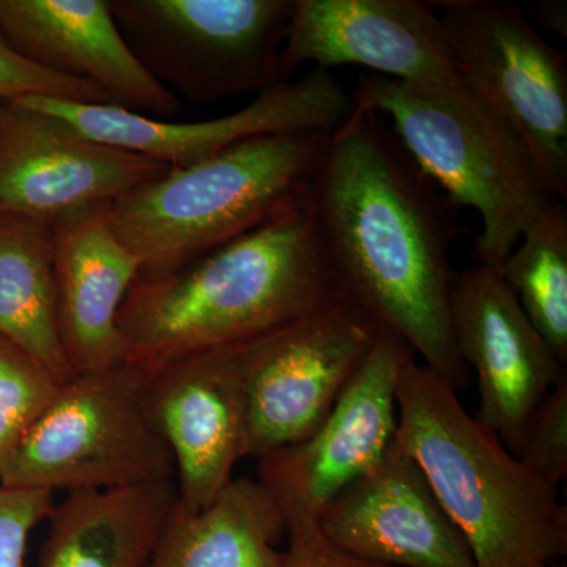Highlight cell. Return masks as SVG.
I'll return each instance as SVG.
<instances>
[{
  "mask_svg": "<svg viewBox=\"0 0 567 567\" xmlns=\"http://www.w3.org/2000/svg\"><path fill=\"white\" fill-rule=\"evenodd\" d=\"M309 200L347 303L464 391L470 371L451 324L456 208L379 114L354 107L328 134Z\"/></svg>",
  "mask_w": 567,
  "mask_h": 567,
  "instance_id": "6da1fadb",
  "label": "cell"
},
{
  "mask_svg": "<svg viewBox=\"0 0 567 567\" xmlns=\"http://www.w3.org/2000/svg\"><path fill=\"white\" fill-rule=\"evenodd\" d=\"M339 306L350 305L306 200L177 270L141 276L118 327L130 363L152 372Z\"/></svg>",
  "mask_w": 567,
  "mask_h": 567,
  "instance_id": "7a4b0ae2",
  "label": "cell"
},
{
  "mask_svg": "<svg viewBox=\"0 0 567 567\" xmlns=\"http://www.w3.org/2000/svg\"><path fill=\"white\" fill-rule=\"evenodd\" d=\"M395 442L420 466L477 567H547L567 554V509L443 377L415 358L395 388Z\"/></svg>",
  "mask_w": 567,
  "mask_h": 567,
  "instance_id": "3957f363",
  "label": "cell"
},
{
  "mask_svg": "<svg viewBox=\"0 0 567 567\" xmlns=\"http://www.w3.org/2000/svg\"><path fill=\"white\" fill-rule=\"evenodd\" d=\"M354 107L375 112L447 203L480 213L473 259L498 270L557 197L513 128L468 89L435 91L360 74Z\"/></svg>",
  "mask_w": 567,
  "mask_h": 567,
  "instance_id": "277c9868",
  "label": "cell"
},
{
  "mask_svg": "<svg viewBox=\"0 0 567 567\" xmlns=\"http://www.w3.org/2000/svg\"><path fill=\"white\" fill-rule=\"evenodd\" d=\"M330 133L270 134L171 167L107 207L141 276L177 270L311 197Z\"/></svg>",
  "mask_w": 567,
  "mask_h": 567,
  "instance_id": "5b68a950",
  "label": "cell"
},
{
  "mask_svg": "<svg viewBox=\"0 0 567 567\" xmlns=\"http://www.w3.org/2000/svg\"><path fill=\"white\" fill-rule=\"evenodd\" d=\"M147 382L148 372L130 361L74 377L22 436L0 486L54 494L175 483Z\"/></svg>",
  "mask_w": 567,
  "mask_h": 567,
  "instance_id": "8992f818",
  "label": "cell"
},
{
  "mask_svg": "<svg viewBox=\"0 0 567 567\" xmlns=\"http://www.w3.org/2000/svg\"><path fill=\"white\" fill-rule=\"evenodd\" d=\"M118 31L175 96L207 104L282 84L297 0H110Z\"/></svg>",
  "mask_w": 567,
  "mask_h": 567,
  "instance_id": "52a82bcc",
  "label": "cell"
},
{
  "mask_svg": "<svg viewBox=\"0 0 567 567\" xmlns=\"http://www.w3.org/2000/svg\"><path fill=\"white\" fill-rule=\"evenodd\" d=\"M447 43L465 87L532 152L557 199L567 196L566 55L503 0H442Z\"/></svg>",
  "mask_w": 567,
  "mask_h": 567,
  "instance_id": "ba28073f",
  "label": "cell"
},
{
  "mask_svg": "<svg viewBox=\"0 0 567 567\" xmlns=\"http://www.w3.org/2000/svg\"><path fill=\"white\" fill-rule=\"evenodd\" d=\"M412 358L404 339L382 328L322 424L308 439L257 458V483L286 533L317 524L342 492L385 457L398 432L395 388Z\"/></svg>",
  "mask_w": 567,
  "mask_h": 567,
  "instance_id": "9c48e42d",
  "label": "cell"
},
{
  "mask_svg": "<svg viewBox=\"0 0 567 567\" xmlns=\"http://www.w3.org/2000/svg\"><path fill=\"white\" fill-rule=\"evenodd\" d=\"M382 328L352 306L305 317L238 346L244 375L246 457L308 439L331 412Z\"/></svg>",
  "mask_w": 567,
  "mask_h": 567,
  "instance_id": "30bf717a",
  "label": "cell"
},
{
  "mask_svg": "<svg viewBox=\"0 0 567 567\" xmlns=\"http://www.w3.org/2000/svg\"><path fill=\"white\" fill-rule=\"evenodd\" d=\"M66 123L85 137L140 153L169 167L192 166L234 145L289 133H331L354 104L331 71L312 70L268 89L244 110L203 122L159 121L111 106L28 96L14 100Z\"/></svg>",
  "mask_w": 567,
  "mask_h": 567,
  "instance_id": "8fae6325",
  "label": "cell"
},
{
  "mask_svg": "<svg viewBox=\"0 0 567 567\" xmlns=\"http://www.w3.org/2000/svg\"><path fill=\"white\" fill-rule=\"evenodd\" d=\"M306 63L323 71L363 66L435 91L465 89L442 18L421 0H297L281 52L282 81Z\"/></svg>",
  "mask_w": 567,
  "mask_h": 567,
  "instance_id": "7c38bea8",
  "label": "cell"
},
{
  "mask_svg": "<svg viewBox=\"0 0 567 567\" xmlns=\"http://www.w3.org/2000/svg\"><path fill=\"white\" fill-rule=\"evenodd\" d=\"M171 169L70 125L0 100V213L51 224L110 205Z\"/></svg>",
  "mask_w": 567,
  "mask_h": 567,
  "instance_id": "4fadbf2b",
  "label": "cell"
},
{
  "mask_svg": "<svg viewBox=\"0 0 567 567\" xmlns=\"http://www.w3.org/2000/svg\"><path fill=\"white\" fill-rule=\"evenodd\" d=\"M454 341L480 386L476 421L513 456L532 413L567 377L566 364L537 333L498 271L473 265L451 290Z\"/></svg>",
  "mask_w": 567,
  "mask_h": 567,
  "instance_id": "5bb4252c",
  "label": "cell"
},
{
  "mask_svg": "<svg viewBox=\"0 0 567 567\" xmlns=\"http://www.w3.org/2000/svg\"><path fill=\"white\" fill-rule=\"evenodd\" d=\"M147 405L173 454L175 505L199 513L234 480L235 465L246 457L248 410L238 346L148 372Z\"/></svg>",
  "mask_w": 567,
  "mask_h": 567,
  "instance_id": "9a60e30c",
  "label": "cell"
},
{
  "mask_svg": "<svg viewBox=\"0 0 567 567\" xmlns=\"http://www.w3.org/2000/svg\"><path fill=\"white\" fill-rule=\"evenodd\" d=\"M317 527L339 551L385 567H477L420 466L395 442L323 511Z\"/></svg>",
  "mask_w": 567,
  "mask_h": 567,
  "instance_id": "2e32d148",
  "label": "cell"
},
{
  "mask_svg": "<svg viewBox=\"0 0 567 567\" xmlns=\"http://www.w3.org/2000/svg\"><path fill=\"white\" fill-rule=\"evenodd\" d=\"M0 32L25 61L91 82L111 106L159 121L182 112L130 50L110 0H0Z\"/></svg>",
  "mask_w": 567,
  "mask_h": 567,
  "instance_id": "e0dca14e",
  "label": "cell"
},
{
  "mask_svg": "<svg viewBox=\"0 0 567 567\" xmlns=\"http://www.w3.org/2000/svg\"><path fill=\"white\" fill-rule=\"evenodd\" d=\"M107 207L82 208L51 224L59 333L76 375L128 363L118 316L142 267L115 234Z\"/></svg>",
  "mask_w": 567,
  "mask_h": 567,
  "instance_id": "ac0fdd59",
  "label": "cell"
},
{
  "mask_svg": "<svg viewBox=\"0 0 567 567\" xmlns=\"http://www.w3.org/2000/svg\"><path fill=\"white\" fill-rule=\"evenodd\" d=\"M175 483L69 492L52 507L37 567H148Z\"/></svg>",
  "mask_w": 567,
  "mask_h": 567,
  "instance_id": "d6986e66",
  "label": "cell"
},
{
  "mask_svg": "<svg viewBox=\"0 0 567 567\" xmlns=\"http://www.w3.org/2000/svg\"><path fill=\"white\" fill-rule=\"evenodd\" d=\"M281 516L252 477L230 481L212 505L186 513L174 505L148 567H279Z\"/></svg>",
  "mask_w": 567,
  "mask_h": 567,
  "instance_id": "ffe728a7",
  "label": "cell"
},
{
  "mask_svg": "<svg viewBox=\"0 0 567 567\" xmlns=\"http://www.w3.org/2000/svg\"><path fill=\"white\" fill-rule=\"evenodd\" d=\"M0 338L65 385L76 377L63 352L52 270L51 226L0 213Z\"/></svg>",
  "mask_w": 567,
  "mask_h": 567,
  "instance_id": "44dd1931",
  "label": "cell"
},
{
  "mask_svg": "<svg viewBox=\"0 0 567 567\" xmlns=\"http://www.w3.org/2000/svg\"><path fill=\"white\" fill-rule=\"evenodd\" d=\"M525 316L567 363V212L557 200L528 227L498 268Z\"/></svg>",
  "mask_w": 567,
  "mask_h": 567,
  "instance_id": "7402d4cb",
  "label": "cell"
},
{
  "mask_svg": "<svg viewBox=\"0 0 567 567\" xmlns=\"http://www.w3.org/2000/svg\"><path fill=\"white\" fill-rule=\"evenodd\" d=\"M62 383L31 354L0 338V476Z\"/></svg>",
  "mask_w": 567,
  "mask_h": 567,
  "instance_id": "603a6c76",
  "label": "cell"
},
{
  "mask_svg": "<svg viewBox=\"0 0 567 567\" xmlns=\"http://www.w3.org/2000/svg\"><path fill=\"white\" fill-rule=\"evenodd\" d=\"M518 462L546 486L558 491L567 476V377L548 391L529 416Z\"/></svg>",
  "mask_w": 567,
  "mask_h": 567,
  "instance_id": "cb8c5ba5",
  "label": "cell"
},
{
  "mask_svg": "<svg viewBox=\"0 0 567 567\" xmlns=\"http://www.w3.org/2000/svg\"><path fill=\"white\" fill-rule=\"evenodd\" d=\"M28 96L89 104H111L91 82L71 80L25 61L0 32V100L14 102Z\"/></svg>",
  "mask_w": 567,
  "mask_h": 567,
  "instance_id": "d4e9b609",
  "label": "cell"
},
{
  "mask_svg": "<svg viewBox=\"0 0 567 567\" xmlns=\"http://www.w3.org/2000/svg\"><path fill=\"white\" fill-rule=\"evenodd\" d=\"M54 505L50 491L0 486V567H24L32 532Z\"/></svg>",
  "mask_w": 567,
  "mask_h": 567,
  "instance_id": "484cf974",
  "label": "cell"
},
{
  "mask_svg": "<svg viewBox=\"0 0 567 567\" xmlns=\"http://www.w3.org/2000/svg\"><path fill=\"white\" fill-rule=\"evenodd\" d=\"M287 535L289 548L279 567H385L347 557L324 539L317 524L300 525Z\"/></svg>",
  "mask_w": 567,
  "mask_h": 567,
  "instance_id": "4316f807",
  "label": "cell"
},
{
  "mask_svg": "<svg viewBox=\"0 0 567 567\" xmlns=\"http://www.w3.org/2000/svg\"><path fill=\"white\" fill-rule=\"evenodd\" d=\"M535 20L547 31L567 37V2L566 0H537L529 7Z\"/></svg>",
  "mask_w": 567,
  "mask_h": 567,
  "instance_id": "83f0119b",
  "label": "cell"
},
{
  "mask_svg": "<svg viewBox=\"0 0 567 567\" xmlns=\"http://www.w3.org/2000/svg\"><path fill=\"white\" fill-rule=\"evenodd\" d=\"M547 567H566V565H565V563L557 561V563H554V565H548Z\"/></svg>",
  "mask_w": 567,
  "mask_h": 567,
  "instance_id": "f1b7e54d",
  "label": "cell"
}]
</instances>
